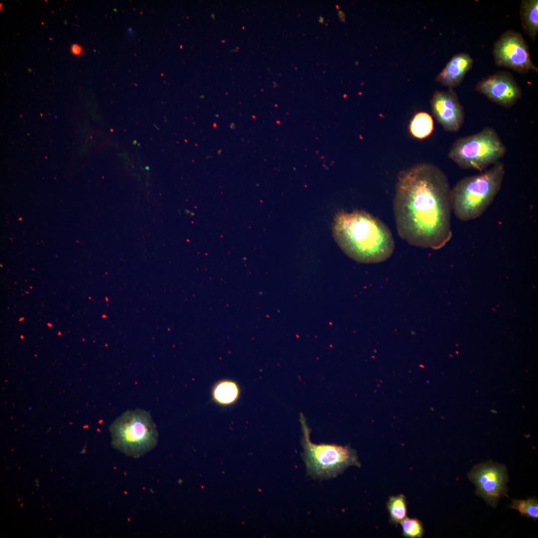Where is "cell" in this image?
Wrapping results in <instances>:
<instances>
[{
    "label": "cell",
    "instance_id": "1",
    "mask_svg": "<svg viewBox=\"0 0 538 538\" xmlns=\"http://www.w3.org/2000/svg\"><path fill=\"white\" fill-rule=\"evenodd\" d=\"M451 188L445 173L421 163L399 175L394 212L400 236L410 245L438 250L452 236Z\"/></svg>",
    "mask_w": 538,
    "mask_h": 538
},
{
    "label": "cell",
    "instance_id": "2",
    "mask_svg": "<svg viewBox=\"0 0 538 538\" xmlns=\"http://www.w3.org/2000/svg\"><path fill=\"white\" fill-rule=\"evenodd\" d=\"M334 238L342 251L363 263H377L393 254L395 242L389 227L365 211L340 212L333 227Z\"/></svg>",
    "mask_w": 538,
    "mask_h": 538
},
{
    "label": "cell",
    "instance_id": "3",
    "mask_svg": "<svg viewBox=\"0 0 538 538\" xmlns=\"http://www.w3.org/2000/svg\"><path fill=\"white\" fill-rule=\"evenodd\" d=\"M505 173V166L499 161L488 170L460 180L451 190L455 216L463 222L480 217L499 192Z\"/></svg>",
    "mask_w": 538,
    "mask_h": 538
},
{
    "label": "cell",
    "instance_id": "4",
    "mask_svg": "<svg viewBox=\"0 0 538 538\" xmlns=\"http://www.w3.org/2000/svg\"><path fill=\"white\" fill-rule=\"evenodd\" d=\"M113 447L127 456L139 458L155 447L158 433L149 412L137 408L123 412L110 428Z\"/></svg>",
    "mask_w": 538,
    "mask_h": 538
},
{
    "label": "cell",
    "instance_id": "5",
    "mask_svg": "<svg viewBox=\"0 0 538 538\" xmlns=\"http://www.w3.org/2000/svg\"><path fill=\"white\" fill-rule=\"evenodd\" d=\"M506 147L493 128L486 127L473 134L460 137L452 144L448 157L464 169L483 171L506 154Z\"/></svg>",
    "mask_w": 538,
    "mask_h": 538
},
{
    "label": "cell",
    "instance_id": "6",
    "mask_svg": "<svg viewBox=\"0 0 538 538\" xmlns=\"http://www.w3.org/2000/svg\"><path fill=\"white\" fill-rule=\"evenodd\" d=\"M301 420L302 457L308 476L314 479H329L336 477L350 466H360L356 452L347 446L312 443L310 431L304 419Z\"/></svg>",
    "mask_w": 538,
    "mask_h": 538
},
{
    "label": "cell",
    "instance_id": "7",
    "mask_svg": "<svg viewBox=\"0 0 538 538\" xmlns=\"http://www.w3.org/2000/svg\"><path fill=\"white\" fill-rule=\"evenodd\" d=\"M496 64L522 74L530 70L538 72L531 60L528 46L522 34L507 30L495 42L493 50Z\"/></svg>",
    "mask_w": 538,
    "mask_h": 538
},
{
    "label": "cell",
    "instance_id": "8",
    "mask_svg": "<svg viewBox=\"0 0 538 538\" xmlns=\"http://www.w3.org/2000/svg\"><path fill=\"white\" fill-rule=\"evenodd\" d=\"M476 486L477 494L495 507L507 490L508 476L503 465L486 463L476 466L468 475Z\"/></svg>",
    "mask_w": 538,
    "mask_h": 538
},
{
    "label": "cell",
    "instance_id": "9",
    "mask_svg": "<svg viewBox=\"0 0 538 538\" xmlns=\"http://www.w3.org/2000/svg\"><path fill=\"white\" fill-rule=\"evenodd\" d=\"M475 89L491 101L506 108L515 105L522 95L514 77L506 71H499L482 79Z\"/></svg>",
    "mask_w": 538,
    "mask_h": 538
},
{
    "label": "cell",
    "instance_id": "10",
    "mask_svg": "<svg viewBox=\"0 0 538 538\" xmlns=\"http://www.w3.org/2000/svg\"><path fill=\"white\" fill-rule=\"evenodd\" d=\"M430 105L434 118L445 131L455 133L460 130L464 122V111L453 89L435 91Z\"/></svg>",
    "mask_w": 538,
    "mask_h": 538
},
{
    "label": "cell",
    "instance_id": "11",
    "mask_svg": "<svg viewBox=\"0 0 538 538\" xmlns=\"http://www.w3.org/2000/svg\"><path fill=\"white\" fill-rule=\"evenodd\" d=\"M473 63V59L468 54L458 53L447 63L436 77V81L449 89H453L461 84Z\"/></svg>",
    "mask_w": 538,
    "mask_h": 538
},
{
    "label": "cell",
    "instance_id": "12",
    "mask_svg": "<svg viewBox=\"0 0 538 538\" xmlns=\"http://www.w3.org/2000/svg\"><path fill=\"white\" fill-rule=\"evenodd\" d=\"M520 14L523 30L534 41L538 32V0H523Z\"/></svg>",
    "mask_w": 538,
    "mask_h": 538
},
{
    "label": "cell",
    "instance_id": "13",
    "mask_svg": "<svg viewBox=\"0 0 538 538\" xmlns=\"http://www.w3.org/2000/svg\"><path fill=\"white\" fill-rule=\"evenodd\" d=\"M409 131L414 138L422 139L428 137L434 129L433 121L427 113L420 112L415 114L409 124Z\"/></svg>",
    "mask_w": 538,
    "mask_h": 538
},
{
    "label": "cell",
    "instance_id": "14",
    "mask_svg": "<svg viewBox=\"0 0 538 538\" xmlns=\"http://www.w3.org/2000/svg\"><path fill=\"white\" fill-rule=\"evenodd\" d=\"M238 385L231 380L219 382L213 390V397L216 403L222 405H229L235 403L239 396Z\"/></svg>",
    "mask_w": 538,
    "mask_h": 538
},
{
    "label": "cell",
    "instance_id": "15",
    "mask_svg": "<svg viewBox=\"0 0 538 538\" xmlns=\"http://www.w3.org/2000/svg\"><path fill=\"white\" fill-rule=\"evenodd\" d=\"M387 508L390 519L394 524L400 523L407 515V506L405 497L402 494L390 497Z\"/></svg>",
    "mask_w": 538,
    "mask_h": 538
},
{
    "label": "cell",
    "instance_id": "16",
    "mask_svg": "<svg viewBox=\"0 0 538 538\" xmlns=\"http://www.w3.org/2000/svg\"><path fill=\"white\" fill-rule=\"evenodd\" d=\"M509 508L517 510L522 515L533 519H538V502L536 498L527 500H513Z\"/></svg>",
    "mask_w": 538,
    "mask_h": 538
},
{
    "label": "cell",
    "instance_id": "17",
    "mask_svg": "<svg viewBox=\"0 0 538 538\" xmlns=\"http://www.w3.org/2000/svg\"><path fill=\"white\" fill-rule=\"evenodd\" d=\"M400 523L404 537L419 538L423 536L424 529L422 523L419 520L406 517Z\"/></svg>",
    "mask_w": 538,
    "mask_h": 538
},
{
    "label": "cell",
    "instance_id": "18",
    "mask_svg": "<svg viewBox=\"0 0 538 538\" xmlns=\"http://www.w3.org/2000/svg\"><path fill=\"white\" fill-rule=\"evenodd\" d=\"M82 51V47L78 44H73L71 46V51L75 55H80Z\"/></svg>",
    "mask_w": 538,
    "mask_h": 538
},
{
    "label": "cell",
    "instance_id": "19",
    "mask_svg": "<svg viewBox=\"0 0 538 538\" xmlns=\"http://www.w3.org/2000/svg\"><path fill=\"white\" fill-rule=\"evenodd\" d=\"M319 22L321 23H323L324 21V18L322 16H320L318 20Z\"/></svg>",
    "mask_w": 538,
    "mask_h": 538
}]
</instances>
